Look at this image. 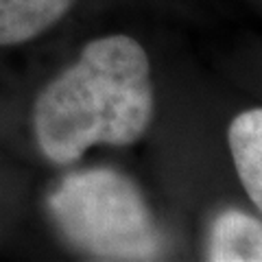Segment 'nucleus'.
Listing matches in <instances>:
<instances>
[{
  "mask_svg": "<svg viewBox=\"0 0 262 262\" xmlns=\"http://www.w3.org/2000/svg\"><path fill=\"white\" fill-rule=\"evenodd\" d=\"M75 0H0V46L24 44L61 20Z\"/></svg>",
  "mask_w": 262,
  "mask_h": 262,
  "instance_id": "39448f33",
  "label": "nucleus"
},
{
  "mask_svg": "<svg viewBox=\"0 0 262 262\" xmlns=\"http://www.w3.org/2000/svg\"><path fill=\"white\" fill-rule=\"evenodd\" d=\"M208 258L214 262H262V223L238 210L214 219Z\"/></svg>",
  "mask_w": 262,
  "mask_h": 262,
  "instance_id": "20e7f679",
  "label": "nucleus"
},
{
  "mask_svg": "<svg viewBox=\"0 0 262 262\" xmlns=\"http://www.w3.org/2000/svg\"><path fill=\"white\" fill-rule=\"evenodd\" d=\"M227 140L236 173L262 212V107L238 114L229 125Z\"/></svg>",
  "mask_w": 262,
  "mask_h": 262,
  "instance_id": "7ed1b4c3",
  "label": "nucleus"
},
{
  "mask_svg": "<svg viewBox=\"0 0 262 262\" xmlns=\"http://www.w3.org/2000/svg\"><path fill=\"white\" fill-rule=\"evenodd\" d=\"M57 227L77 249L98 260H155L162 236L144 196L112 168L77 170L48 196Z\"/></svg>",
  "mask_w": 262,
  "mask_h": 262,
  "instance_id": "f03ea898",
  "label": "nucleus"
},
{
  "mask_svg": "<svg viewBox=\"0 0 262 262\" xmlns=\"http://www.w3.org/2000/svg\"><path fill=\"white\" fill-rule=\"evenodd\" d=\"M151 118L149 57L129 35L88 42L79 59L42 90L33 110L37 146L53 164L77 162L96 144H134Z\"/></svg>",
  "mask_w": 262,
  "mask_h": 262,
  "instance_id": "f257e3e1",
  "label": "nucleus"
}]
</instances>
